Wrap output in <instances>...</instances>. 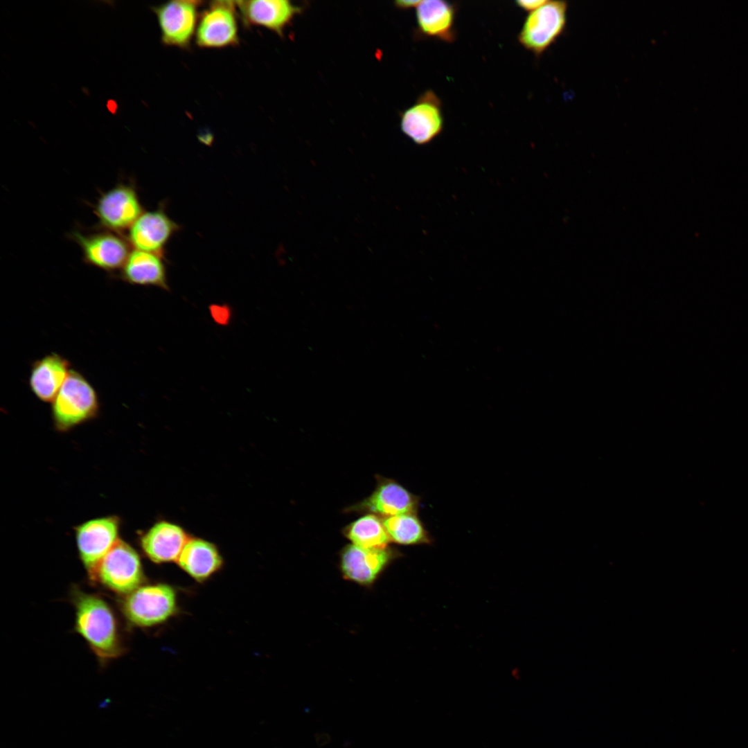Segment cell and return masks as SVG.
<instances>
[{
    "mask_svg": "<svg viewBox=\"0 0 748 748\" xmlns=\"http://www.w3.org/2000/svg\"><path fill=\"white\" fill-rule=\"evenodd\" d=\"M135 187L119 183L103 193L94 206L100 228L121 233L143 213Z\"/></svg>",
    "mask_w": 748,
    "mask_h": 748,
    "instance_id": "cell-11",
    "label": "cell"
},
{
    "mask_svg": "<svg viewBox=\"0 0 748 748\" xmlns=\"http://www.w3.org/2000/svg\"><path fill=\"white\" fill-rule=\"evenodd\" d=\"M98 411L95 389L80 373L71 369L52 404L56 429L67 431L94 418Z\"/></svg>",
    "mask_w": 748,
    "mask_h": 748,
    "instance_id": "cell-4",
    "label": "cell"
},
{
    "mask_svg": "<svg viewBox=\"0 0 748 748\" xmlns=\"http://www.w3.org/2000/svg\"><path fill=\"white\" fill-rule=\"evenodd\" d=\"M71 238L79 245L87 264L108 272L121 270L131 252L127 239L102 228L87 233L73 231Z\"/></svg>",
    "mask_w": 748,
    "mask_h": 748,
    "instance_id": "cell-10",
    "label": "cell"
},
{
    "mask_svg": "<svg viewBox=\"0 0 748 748\" xmlns=\"http://www.w3.org/2000/svg\"><path fill=\"white\" fill-rule=\"evenodd\" d=\"M88 573L92 581L125 596L142 585L145 580L139 555L121 540L88 571Z\"/></svg>",
    "mask_w": 748,
    "mask_h": 748,
    "instance_id": "cell-3",
    "label": "cell"
},
{
    "mask_svg": "<svg viewBox=\"0 0 748 748\" xmlns=\"http://www.w3.org/2000/svg\"><path fill=\"white\" fill-rule=\"evenodd\" d=\"M179 226L160 207L144 211L129 229L127 240L134 249L163 256L165 246Z\"/></svg>",
    "mask_w": 748,
    "mask_h": 748,
    "instance_id": "cell-15",
    "label": "cell"
},
{
    "mask_svg": "<svg viewBox=\"0 0 748 748\" xmlns=\"http://www.w3.org/2000/svg\"><path fill=\"white\" fill-rule=\"evenodd\" d=\"M75 629L103 663L116 659L124 651L116 616L111 606L98 595L78 589L72 591Z\"/></svg>",
    "mask_w": 748,
    "mask_h": 748,
    "instance_id": "cell-1",
    "label": "cell"
},
{
    "mask_svg": "<svg viewBox=\"0 0 748 748\" xmlns=\"http://www.w3.org/2000/svg\"><path fill=\"white\" fill-rule=\"evenodd\" d=\"M343 535L351 544L366 548H382L391 543L382 518L364 514L344 526Z\"/></svg>",
    "mask_w": 748,
    "mask_h": 748,
    "instance_id": "cell-22",
    "label": "cell"
},
{
    "mask_svg": "<svg viewBox=\"0 0 748 748\" xmlns=\"http://www.w3.org/2000/svg\"><path fill=\"white\" fill-rule=\"evenodd\" d=\"M240 21L247 27L265 28L284 37L286 28L304 8L290 0L235 1Z\"/></svg>",
    "mask_w": 748,
    "mask_h": 748,
    "instance_id": "cell-13",
    "label": "cell"
},
{
    "mask_svg": "<svg viewBox=\"0 0 748 748\" xmlns=\"http://www.w3.org/2000/svg\"><path fill=\"white\" fill-rule=\"evenodd\" d=\"M391 542L402 546H431L434 538L418 513L382 518Z\"/></svg>",
    "mask_w": 748,
    "mask_h": 748,
    "instance_id": "cell-21",
    "label": "cell"
},
{
    "mask_svg": "<svg viewBox=\"0 0 748 748\" xmlns=\"http://www.w3.org/2000/svg\"><path fill=\"white\" fill-rule=\"evenodd\" d=\"M179 567L198 582H203L219 571L223 559L216 546L199 538H190L177 561Z\"/></svg>",
    "mask_w": 748,
    "mask_h": 748,
    "instance_id": "cell-20",
    "label": "cell"
},
{
    "mask_svg": "<svg viewBox=\"0 0 748 748\" xmlns=\"http://www.w3.org/2000/svg\"><path fill=\"white\" fill-rule=\"evenodd\" d=\"M376 486L371 494L344 509L345 513L373 514L381 518L407 513H418L421 497L395 479L376 475Z\"/></svg>",
    "mask_w": 748,
    "mask_h": 748,
    "instance_id": "cell-9",
    "label": "cell"
},
{
    "mask_svg": "<svg viewBox=\"0 0 748 748\" xmlns=\"http://www.w3.org/2000/svg\"><path fill=\"white\" fill-rule=\"evenodd\" d=\"M567 12V2L546 1L527 15L517 37L519 42L535 56H541L564 33Z\"/></svg>",
    "mask_w": 748,
    "mask_h": 748,
    "instance_id": "cell-5",
    "label": "cell"
},
{
    "mask_svg": "<svg viewBox=\"0 0 748 748\" xmlns=\"http://www.w3.org/2000/svg\"><path fill=\"white\" fill-rule=\"evenodd\" d=\"M162 257L151 252L131 251L120 270V277L132 285L154 286L168 291L166 267Z\"/></svg>",
    "mask_w": 748,
    "mask_h": 748,
    "instance_id": "cell-19",
    "label": "cell"
},
{
    "mask_svg": "<svg viewBox=\"0 0 748 748\" xmlns=\"http://www.w3.org/2000/svg\"><path fill=\"white\" fill-rule=\"evenodd\" d=\"M120 520L116 516L95 518L75 529L79 557L89 571L114 546L118 539Z\"/></svg>",
    "mask_w": 748,
    "mask_h": 748,
    "instance_id": "cell-14",
    "label": "cell"
},
{
    "mask_svg": "<svg viewBox=\"0 0 748 748\" xmlns=\"http://www.w3.org/2000/svg\"><path fill=\"white\" fill-rule=\"evenodd\" d=\"M420 1H396L394 2V6L400 9H409L416 8L420 3Z\"/></svg>",
    "mask_w": 748,
    "mask_h": 748,
    "instance_id": "cell-24",
    "label": "cell"
},
{
    "mask_svg": "<svg viewBox=\"0 0 748 748\" xmlns=\"http://www.w3.org/2000/svg\"><path fill=\"white\" fill-rule=\"evenodd\" d=\"M204 3L196 0H171L151 6L159 27L161 44L190 50L195 41L200 8Z\"/></svg>",
    "mask_w": 748,
    "mask_h": 748,
    "instance_id": "cell-7",
    "label": "cell"
},
{
    "mask_svg": "<svg viewBox=\"0 0 748 748\" xmlns=\"http://www.w3.org/2000/svg\"><path fill=\"white\" fill-rule=\"evenodd\" d=\"M70 364L61 355L53 353L33 362L29 386L35 395L43 402H52L66 380Z\"/></svg>",
    "mask_w": 748,
    "mask_h": 748,
    "instance_id": "cell-18",
    "label": "cell"
},
{
    "mask_svg": "<svg viewBox=\"0 0 748 748\" xmlns=\"http://www.w3.org/2000/svg\"><path fill=\"white\" fill-rule=\"evenodd\" d=\"M416 35L451 43L456 37V6L444 0L420 1L416 8Z\"/></svg>",
    "mask_w": 748,
    "mask_h": 748,
    "instance_id": "cell-16",
    "label": "cell"
},
{
    "mask_svg": "<svg viewBox=\"0 0 748 748\" xmlns=\"http://www.w3.org/2000/svg\"><path fill=\"white\" fill-rule=\"evenodd\" d=\"M546 2L545 0H519L515 1V4L521 9L531 12L544 5Z\"/></svg>",
    "mask_w": 748,
    "mask_h": 748,
    "instance_id": "cell-23",
    "label": "cell"
},
{
    "mask_svg": "<svg viewBox=\"0 0 748 748\" xmlns=\"http://www.w3.org/2000/svg\"><path fill=\"white\" fill-rule=\"evenodd\" d=\"M189 539L178 525L161 521L141 535L140 545L151 561L157 564L166 563L177 561Z\"/></svg>",
    "mask_w": 748,
    "mask_h": 748,
    "instance_id": "cell-17",
    "label": "cell"
},
{
    "mask_svg": "<svg viewBox=\"0 0 748 748\" xmlns=\"http://www.w3.org/2000/svg\"><path fill=\"white\" fill-rule=\"evenodd\" d=\"M395 547L366 548L353 544L339 552V567L343 578L362 587H371L382 573L401 557Z\"/></svg>",
    "mask_w": 748,
    "mask_h": 748,
    "instance_id": "cell-8",
    "label": "cell"
},
{
    "mask_svg": "<svg viewBox=\"0 0 748 748\" xmlns=\"http://www.w3.org/2000/svg\"><path fill=\"white\" fill-rule=\"evenodd\" d=\"M240 17L235 1H213L201 10L195 44L201 48L220 49L240 44Z\"/></svg>",
    "mask_w": 748,
    "mask_h": 748,
    "instance_id": "cell-6",
    "label": "cell"
},
{
    "mask_svg": "<svg viewBox=\"0 0 748 748\" xmlns=\"http://www.w3.org/2000/svg\"><path fill=\"white\" fill-rule=\"evenodd\" d=\"M400 116L402 132L417 145L430 143L443 130L442 103L432 90L420 94Z\"/></svg>",
    "mask_w": 748,
    "mask_h": 748,
    "instance_id": "cell-12",
    "label": "cell"
},
{
    "mask_svg": "<svg viewBox=\"0 0 748 748\" xmlns=\"http://www.w3.org/2000/svg\"><path fill=\"white\" fill-rule=\"evenodd\" d=\"M121 608L125 618L134 626L159 625L177 614L176 591L165 583L142 585L124 596Z\"/></svg>",
    "mask_w": 748,
    "mask_h": 748,
    "instance_id": "cell-2",
    "label": "cell"
}]
</instances>
